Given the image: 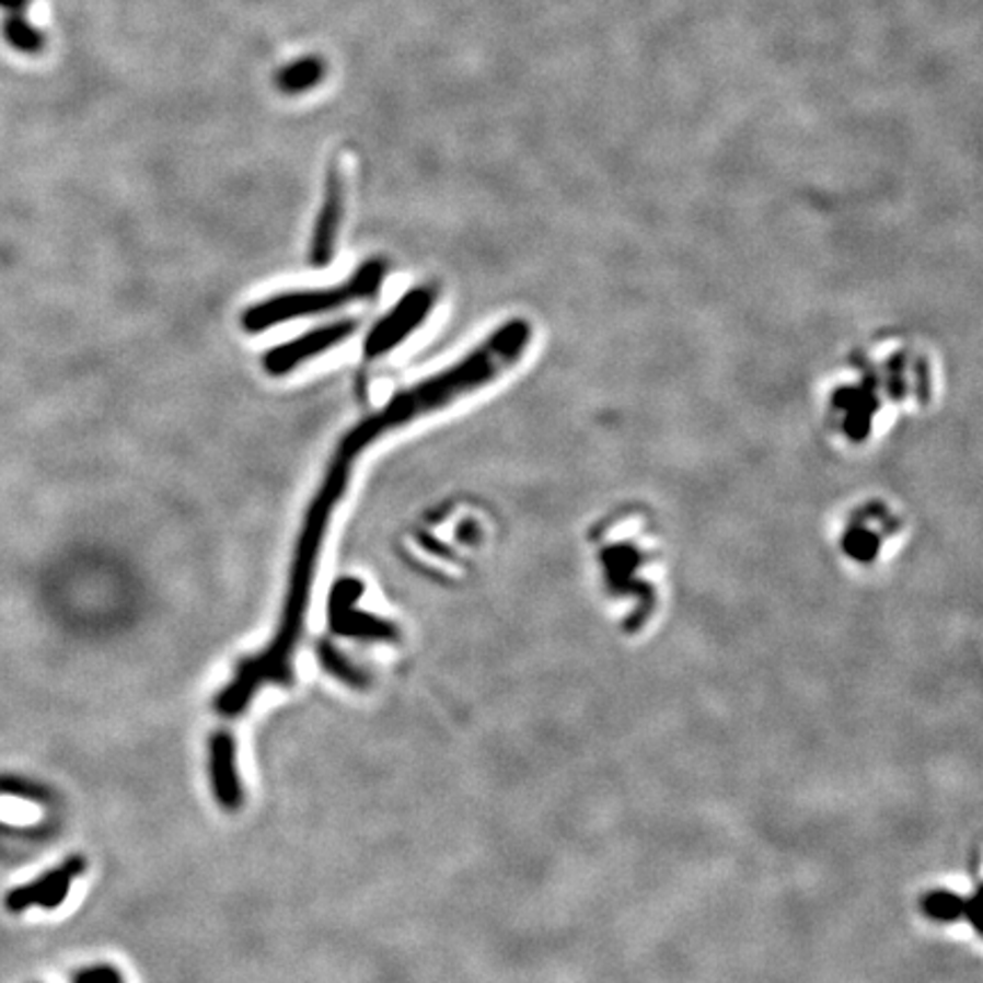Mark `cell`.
Listing matches in <instances>:
<instances>
[{
	"label": "cell",
	"instance_id": "1",
	"mask_svg": "<svg viewBox=\"0 0 983 983\" xmlns=\"http://www.w3.org/2000/svg\"><path fill=\"white\" fill-rule=\"evenodd\" d=\"M354 460L337 449L322 485L316 487L297 537L278 628L263 651L246 656L235 664L233 676L217 692L212 706L219 717H242L265 685H294V656L305 626L316 567H320L331 519L349 487Z\"/></svg>",
	"mask_w": 983,
	"mask_h": 983
},
{
	"label": "cell",
	"instance_id": "2",
	"mask_svg": "<svg viewBox=\"0 0 983 983\" xmlns=\"http://www.w3.org/2000/svg\"><path fill=\"white\" fill-rule=\"evenodd\" d=\"M531 339L533 328L527 320H510L501 324L458 362L392 396L385 408L362 419L346 432L339 449L358 458L360 451L369 449L390 432L426 415L444 410L460 398L492 385L527 356Z\"/></svg>",
	"mask_w": 983,
	"mask_h": 983
},
{
	"label": "cell",
	"instance_id": "3",
	"mask_svg": "<svg viewBox=\"0 0 983 983\" xmlns=\"http://www.w3.org/2000/svg\"><path fill=\"white\" fill-rule=\"evenodd\" d=\"M385 276L388 267L383 259H367L349 280L331 287L294 289V292H282L251 305L242 314V326L246 333H265L285 322L305 320V316H316L367 301L379 292Z\"/></svg>",
	"mask_w": 983,
	"mask_h": 983
},
{
	"label": "cell",
	"instance_id": "4",
	"mask_svg": "<svg viewBox=\"0 0 983 983\" xmlns=\"http://www.w3.org/2000/svg\"><path fill=\"white\" fill-rule=\"evenodd\" d=\"M365 594V586L358 578H339L328 594V624L335 635L360 643L396 645L401 643V628L388 617L360 611L358 601Z\"/></svg>",
	"mask_w": 983,
	"mask_h": 983
},
{
	"label": "cell",
	"instance_id": "5",
	"mask_svg": "<svg viewBox=\"0 0 983 983\" xmlns=\"http://www.w3.org/2000/svg\"><path fill=\"white\" fill-rule=\"evenodd\" d=\"M436 301L438 294L432 287L428 285L413 287L410 292L398 299L383 320L371 328L365 342V356L369 360H375L394 351L401 342H406L428 320Z\"/></svg>",
	"mask_w": 983,
	"mask_h": 983
},
{
	"label": "cell",
	"instance_id": "6",
	"mask_svg": "<svg viewBox=\"0 0 983 983\" xmlns=\"http://www.w3.org/2000/svg\"><path fill=\"white\" fill-rule=\"evenodd\" d=\"M356 331H358L356 320H337L326 326L308 331L294 339H287V342L278 344L276 349L267 351L263 367L269 375H287L294 369H299L303 362L335 349L337 344L349 339Z\"/></svg>",
	"mask_w": 983,
	"mask_h": 983
},
{
	"label": "cell",
	"instance_id": "7",
	"mask_svg": "<svg viewBox=\"0 0 983 983\" xmlns=\"http://www.w3.org/2000/svg\"><path fill=\"white\" fill-rule=\"evenodd\" d=\"M208 774L215 801L221 811H242L246 795L238 765V740L225 729L215 731L208 742Z\"/></svg>",
	"mask_w": 983,
	"mask_h": 983
},
{
	"label": "cell",
	"instance_id": "8",
	"mask_svg": "<svg viewBox=\"0 0 983 983\" xmlns=\"http://www.w3.org/2000/svg\"><path fill=\"white\" fill-rule=\"evenodd\" d=\"M344 208H346V181H344L342 166L333 164L326 173L322 208H320V215H316V221L312 228L310 263L314 267H326L333 259L342 219H344Z\"/></svg>",
	"mask_w": 983,
	"mask_h": 983
},
{
	"label": "cell",
	"instance_id": "9",
	"mask_svg": "<svg viewBox=\"0 0 983 983\" xmlns=\"http://www.w3.org/2000/svg\"><path fill=\"white\" fill-rule=\"evenodd\" d=\"M84 870H86L84 856L73 854L60 867H55V870L46 872L42 879L10 890L8 898H5V906L12 913H21L27 906H42V909H48V911L62 906L65 900L69 898L71 883Z\"/></svg>",
	"mask_w": 983,
	"mask_h": 983
},
{
	"label": "cell",
	"instance_id": "10",
	"mask_svg": "<svg viewBox=\"0 0 983 983\" xmlns=\"http://www.w3.org/2000/svg\"><path fill=\"white\" fill-rule=\"evenodd\" d=\"M326 78V62L320 55H305L294 62H287L274 76L276 90L285 96H301Z\"/></svg>",
	"mask_w": 983,
	"mask_h": 983
},
{
	"label": "cell",
	"instance_id": "11",
	"mask_svg": "<svg viewBox=\"0 0 983 983\" xmlns=\"http://www.w3.org/2000/svg\"><path fill=\"white\" fill-rule=\"evenodd\" d=\"M316 660H320L322 670L331 679L344 683L346 687H354V690L362 692L371 685L369 672L362 670L358 662H354L335 643H331L326 638L316 643Z\"/></svg>",
	"mask_w": 983,
	"mask_h": 983
},
{
	"label": "cell",
	"instance_id": "12",
	"mask_svg": "<svg viewBox=\"0 0 983 983\" xmlns=\"http://www.w3.org/2000/svg\"><path fill=\"white\" fill-rule=\"evenodd\" d=\"M73 983H126L124 974L107 963L82 968L73 974Z\"/></svg>",
	"mask_w": 983,
	"mask_h": 983
}]
</instances>
